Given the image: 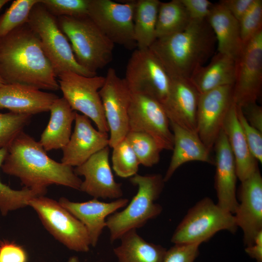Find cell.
I'll use <instances>...</instances> for the list:
<instances>
[{"mask_svg":"<svg viewBox=\"0 0 262 262\" xmlns=\"http://www.w3.org/2000/svg\"><path fill=\"white\" fill-rule=\"evenodd\" d=\"M136 1L89 0L88 16L114 44L131 50L137 47L133 30Z\"/></svg>","mask_w":262,"mask_h":262,"instance_id":"obj_11","label":"cell"},{"mask_svg":"<svg viewBox=\"0 0 262 262\" xmlns=\"http://www.w3.org/2000/svg\"><path fill=\"white\" fill-rule=\"evenodd\" d=\"M38 2L39 0H14L0 16V38L26 23L32 8Z\"/></svg>","mask_w":262,"mask_h":262,"instance_id":"obj_34","label":"cell"},{"mask_svg":"<svg viewBox=\"0 0 262 262\" xmlns=\"http://www.w3.org/2000/svg\"><path fill=\"white\" fill-rule=\"evenodd\" d=\"M27 23L38 35L57 77L66 71L86 77L97 75L78 63L68 39L59 26L57 17L50 14L39 0L32 8Z\"/></svg>","mask_w":262,"mask_h":262,"instance_id":"obj_6","label":"cell"},{"mask_svg":"<svg viewBox=\"0 0 262 262\" xmlns=\"http://www.w3.org/2000/svg\"><path fill=\"white\" fill-rule=\"evenodd\" d=\"M162 104L149 96L132 94L129 109V129L151 136L163 150H172L173 134Z\"/></svg>","mask_w":262,"mask_h":262,"instance_id":"obj_14","label":"cell"},{"mask_svg":"<svg viewBox=\"0 0 262 262\" xmlns=\"http://www.w3.org/2000/svg\"><path fill=\"white\" fill-rule=\"evenodd\" d=\"M206 19L215 35L218 52L236 61L244 45L239 21L219 2L213 4Z\"/></svg>","mask_w":262,"mask_h":262,"instance_id":"obj_24","label":"cell"},{"mask_svg":"<svg viewBox=\"0 0 262 262\" xmlns=\"http://www.w3.org/2000/svg\"><path fill=\"white\" fill-rule=\"evenodd\" d=\"M112 148V166L116 175L126 178L137 174L140 163L125 138Z\"/></svg>","mask_w":262,"mask_h":262,"instance_id":"obj_33","label":"cell"},{"mask_svg":"<svg viewBox=\"0 0 262 262\" xmlns=\"http://www.w3.org/2000/svg\"><path fill=\"white\" fill-rule=\"evenodd\" d=\"M254 1V0H222L219 3L225 7L239 21Z\"/></svg>","mask_w":262,"mask_h":262,"instance_id":"obj_42","label":"cell"},{"mask_svg":"<svg viewBox=\"0 0 262 262\" xmlns=\"http://www.w3.org/2000/svg\"><path fill=\"white\" fill-rule=\"evenodd\" d=\"M233 154L238 179L242 181L259 169L258 161L252 154L239 123L236 105L232 103L223 128Z\"/></svg>","mask_w":262,"mask_h":262,"instance_id":"obj_25","label":"cell"},{"mask_svg":"<svg viewBox=\"0 0 262 262\" xmlns=\"http://www.w3.org/2000/svg\"><path fill=\"white\" fill-rule=\"evenodd\" d=\"M215 35L206 19L191 20L183 31L157 38L149 49L172 79H189L212 56Z\"/></svg>","mask_w":262,"mask_h":262,"instance_id":"obj_3","label":"cell"},{"mask_svg":"<svg viewBox=\"0 0 262 262\" xmlns=\"http://www.w3.org/2000/svg\"><path fill=\"white\" fill-rule=\"evenodd\" d=\"M246 252L257 262H262V231L256 236L252 245L246 246Z\"/></svg>","mask_w":262,"mask_h":262,"instance_id":"obj_44","label":"cell"},{"mask_svg":"<svg viewBox=\"0 0 262 262\" xmlns=\"http://www.w3.org/2000/svg\"><path fill=\"white\" fill-rule=\"evenodd\" d=\"M248 123L262 132V108L256 102L249 104L241 108Z\"/></svg>","mask_w":262,"mask_h":262,"instance_id":"obj_43","label":"cell"},{"mask_svg":"<svg viewBox=\"0 0 262 262\" xmlns=\"http://www.w3.org/2000/svg\"><path fill=\"white\" fill-rule=\"evenodd\" d=\"M191 20L180 0L160 1L156 26L157 39L183 31Z\"/></svg>","mask_w":262,"mask_h":262,"instance_id":"obj_30","label":"cell"},{"mask_svg":"<svg viewBox=\"0 0 262 262\" xmlns=\"http://www.w3.org/2000/svg\"><path fill=\"white\" fill-rule=\"evenodd\" d=\"M237 115L249 149L258 162L262 163V132L251 126L241 108L236 106Z\"/></svg>","mask_w":262,"mask_h":262,"instance_id":"obj_38","label":"cell"},{"mask_svg":"<svg viewBox=\"0 0 262 262\" xmlns=\"http://www.w3.org/2000/svg\"><path fill=\"white\" fill-rule=\"evenodd\" d=\"M236 61L218 52L208 65L198 68L189 79L199 94L228 85H234Z\"/></svg>","mask_w":262,"mask_h":262,"instance_id":"obj_27","label":"cell"},{"mask_svg":"<svg viewBox=\"0 0 262 262\" xmlns=\"http://www.w3.org/2000/svg\"><path fill=\"white\" fill-rule=\"evenodd\" d=\"M198 243L174 244L167 249L163 262H194L199 255Z\"/></svg>","mask_w":262,"mask_h":262,"instance_id":"obj_39","label":"cell"},{"mask_svg":"<svg viewBox=\"0 0 262 262\" xmlns=\"http://www.w3.org/2000/svg\"><path fill=\"white\" fill-rule=\"evenodd\" d=\"M57 80L63 98L71 109L79 111L92 120L98 130L109 131L99 91L105 82V77H86L71 71L64 72Z\"/></svg>","mask_w":262,"mask_h":262,"instance_id":"obj_9","label":"cell"},{"mask_svg":"<svg viewBox=\"0 0 262 262\" xmlns=\"http://www.w3.org/2000/svg\"><path fill=\"white\" fill-rule=\"evenodd\" d=\"M67 262H80V261L77 257L74 256L70 257Z\"/></svg>","mask_w":262,"mask_h":262,"instance_id":"obj_45","label":"cell"},{"mask_svg":"<svg viewBox=\"0 0 262 262\" xmlns=\"http://www.w3.org/2000/svg\"><path fill=\"white\" fill-rule=\"evenodd\" d=\"M59 26L71 43L78 63L87 71H97L113 60L114 44L88 16L57 17Z\"/></svg>","mask_w":262,"mask_h":262,"instance_id":"obj_5","label":"cell"},{"mask_svg":"<svg viewBox=\"0 0 262 262\" xmlns=\"http://www.w3.org/2000/svg\"><path fill=\"white\" fill-rule=\"evenodd\" d=\"M238 228L233 214L205 197L188 210L175 230L171 241L174 244H201L219 231L234 233Z\"/></svg>","mask_w":262,"mask_h":262,"instance_id":"obj_7","label":"cell"},{"mask_svg":"<svg viewBox=\"0 0 262 262\" xmlns=\"http://www.w3.org/2000/svg\"><path fill=\"white\" fill-rule=\"evenodd\" d=\"M214 147L215 150V188L217 204L223 209L234 214L238 204L236 186L238 178L234 157L223 129Z\"/></svg>","mask_w":262,"mask_h":262,"instance_id":"obj_19","label":"cell"},{"mask_svg":"<svg viewBox=\"0 0 262 262\" xmlns=\"http://www.w3.org/2000/svg\"><path fill=\"white\" fill-rule=\"evenodd\" d=\"M49 111V120L39 141L46 151L62 149L66 145L76 113L63 97L55 99Z\"/></svg>","mask_w":262,"mask_h":262,"instance_id":"obj_26","label":"cell"},{"mask_svg":"<svg viewBox=\"0 0 262 262\" xmlns=\"http://www.w3.org/2000/svg\"><path fill=\"white\" fill-rule=\"evenodd\" d=\"M233 85L223 86L199 94L196 133L211 152L214 146L233 101Z\"/></svg>","mask_w":262,"mask_h":262,"instance_id":"obj_15","label":"cell"},{"mask_svg":"<svg viewBox=\"0 0 262 262\" xmlns=\"http://www.w3.org/2000/svg\"><path fill=\"white\" fill-rule=\"evenodd\" d=\"M7 152V148L0 149V167ZM38 196L41 195L25 187L21 190L13 189L0 180V212L2 215L6 216L10 212L28 206L29 201Z\"/></svg>","mask_w":262,"mask_h":262,"instance_id":"obj_32","label":"cell"},{"mask_svg":"<svg viewBox=\"0 0 262 262\" xmlns=\"http://www.w3.org/2000/svg\"><path fill=\"white\" fill-rule=\"evenodd\" d=\"M2 171L17 177L24 187L44 196L52 184L80 189L82 180L73 167L50 158L39 142L21 131L7 147Z\"/></svg>","mask_w":262,"mask_h":262,"instance_id":"obj_2","label":"cell"},{"mask_svg":"<svg viewBox=\"0 0 262 262\" xmlns=\"http://www.w3.org/2000/svg\"><path fill=\"white\" fill-rule=\"evenodd\" d=\"M130 180L137 186L136 194L123 210L112 213L106 219L111 242L131 230L143 227L148 221L157 217L163 210L162 207L155 201L163 190L164 177L159 174H136Z\"/></svg>","mask_w":262,"mask_h":262,"instance_id":"obj_4","label":"cell"},{"mask_svg":"<svg viewBox=\"0 0 262 262\" xmlns=\"http://www.w3.org/2000/svg\"><path fill=\"white\" fill-rule=\"evenodd\" d=\"M73 133L63 148L61 163L73 167L79 166L96 153L109 146V136L95 129L90 119L76 112Z\"/></svg>","mask_w":262,"mask_h":262,"instance_id":"obj_18","label":"cell"},{"mask_svg":"<svg viewBox=\"0 0 262 262\" xmlns=\"http://www.w3.org/2000/svg\"><path fill=\"white\" fill-rule=\"evenodd\" d=\"M24 249L14 242L0 241V262H27Z\"/></svg>","mask_w":262,"mask_h":262,"instance_id":"obj_40","label":"cell"},{"mask_svg":"<svg viewBox=\"0 0 262 262\" xmlns=\"http://www.w3.org/2000/svg\"><path fill=\"white\" fill-rule=\"evenodd\" d=\"M32 115L0 112V149L7 148L29 123Z\"/></svg>","mask_w":262,"mask_h":262,"instance_id":"obj_35","label":"cell"},{"mask_svg":"<svg viewBox=\"0 0 262 262\" xmlns=\"http://www.w3.org/2000/svg\"><path fill=\"white\" fill-rule=\"evenodd\" d=\"M6 84L4 81L0 77V86Z\"/></svg>","mask_w":262,"mask_h":262,"instance_id":"obj_47","label":"cell"},{"mask_svg":"<svg viewBox=\"0 0 262 262\" xmlns=\"http://www.w3.org/2000/svg\"><path fill=\"white\" fill-rule=\"evenodd\" d=\"M125 139L135 153L140 164L151 167L159 163L163 149L151 136L145 132L130 131Z\"/></svg>","mask_w":262,"mask_h":262,"instance_id":"obj_31","label":"cell"},{"mask_svg":"<svg viewBox=\"0 0 262 262\" xmlns=\"http://www.w3.org/2000/svg\"><path fill=\"white\" fill-rule=\"evenodd\" d=\"M262 85V30L243 45L236 60L233 101L241 108L256 102Z\"/></svg>","mask_w":262,"mask_h":262,"instance_id":"obj_12","label":"cell"},{"mask_svg":"<svg viewBox=\"0 0 262 262\" xmlns=\"http://www.w3.org/2000/svg\"><path fill=\"white\" fill-rule=\"evenodd\" d=\"M9 1V0H0V10L1 8Z\"/></svg>","mask_w":262,"mask_h":262,"instance_id":"obj_46","label":"cell"},{"mask_svg":"<svg viewBox=\"0 0 262 262\" xmlns=\"http://www.w3.org/2000/svg\"><path fill=\"white\" fill-rule=\"evenodd\" d=\"M199 96L189 79H172L169 94L162 105L170 122L196 132Z\"/></svg>","mask_w":262,"mask_h":262,"instance_id":"obj_21","label":"cell"},{"mask_svg":"<svg viewBox=\"0 0 262 262\" xmlns=\"http://www.w3.org/2000/svg\"><path fill=\"white\" fill-rule=\"evenodd\" d=\"M173 134V154L165 175L164 182L172 177L176 170L183 164L191 161L214 164L210 151L198 137L197 133L170 122Z\"/></svg>","mask_w":262,"mask_h":262,"instance_id":"obj_23","label":"cell"},{"mask_svg":"<svg viewBox=\"0 0 262 262\" xmlns=\"http://www.w3.org/2000/svg\"><path fill=\"white\" fill-rule=\"evenodd\" d=\"M109 147H106L74 170L77 176H83L79 190L95 198H121V184L114 179L110 167Z\"/></svg>","mask_w":262,"mask_h":262,"instance_id":"obj_17","label":"cell"},{"mask_svg":"<svg viewBox=\"0 0 262 262\" xmlns=\"http://www.w3.org/2000/svg\"><path fill=\"white\" fill-rule=\"evenodd\" d=\"M0 77L6 84L60 89L40 39L27 23L0 38Z\"/></svg>","mask_w":262,"mask_h":262,"instance_id":"obj_1","label":"cell"},{"mask_svg":"<svg viewBox=\"0 0 262 262\" xmlns=\"http://www.w3.org/2000/svg\"><path fill=\"white\" fill-rule=\"evenodd\" d=\"M124 79L132 94L149 96L162 105L172 83V79L149 49H135L128 62Z\"/></svg>","mask_w":262,"mask_h":262,"instance_id":"obj_10","label":"cell"},{"mask_svg":"<svg viewBox=\"0 0 262 262\" xmlns=\"http://www.w3.org/2000/svg\"><path fill=\"white\" fill-rule=\"evenodd\" d=\"M103 86L99 91L110 132L109 147L113 148L123 140L129 129V109L132 93L124 79L115 70H107Z\"/></svg>","mask_w":262,"mask_h":262,"instance_id":"obj_13","label":"cell"},{"mask_svg":"<svg viewBox=\"0 0 262 262\" xmlns=\"http://www.w3.org/2000/svg\"><path fill=\"white\" fill-rule=\"evenodd\" d=\"M192 20L207 18L213 4L208 0H180Z\"/></svg>","mask_w":262,"mask_h":262,"instance_id":"obj_41","label":"cell"},{"mask_svg":"<svg viewBox=\"0 0 262 262\" xmlns=\"http://www.w3.org/2000/svg\"><path fill=\"white\" fill-rule=\"evenodd\" d=\"M160 1L137 0L133 16V30L137 49H148L157 39L156 26Z\"/></svg>","mask_w":262,"mask_h":262,"instance_id":"obj_29","label":"cell"},{"mask_svg":"<svg viewBox=\"0 0 262 262\" xmlns=\"http://www.w3.org/2000/svg\"><path fill=\"white\" fill-rule=\"evenodd\" d=\"M243 45L262 30V0H254L253 4L239 21Z\"/></svg>","mask_w":262,"mask_h":262,"instance_id":"obj_37","label":"cell"},{"mask_svg":"<svg viewBox=\"0 0 262 262\" xmlns=\"http://www.w3.org/2000/svg\"><path fill=\"white\" fill-rule=\"evenodd\" d=\"M120 239V245L113 250L118 262H163L167 249L146 241L136 229L128 231Z\"/></svg>","mask_w":262,"mask_h":262,"instance_id":"obj_28","label":"cell"},{"mask_svg":"<svg viewBox=\"0 0 262 262\" xmlns=\"http://www.w3.org/2000/svg\"><path fill=\"white\" fill-rule=\"evenodd\" d=\"M43 225L67 248L79 252L89 250L90 239L84 226L59 202L44 196L33 198L29 203Z\"/></svg>","mask_w":262,"mask_h":262,"instance_id":"obj_8","label":"cell"},{"mask_svg":"<svg viewBox=\"0 0 262 262\" xmlns=\"http://www.w3.org/2000/svg\"><path fill=\"white\" fill-rule=\"evenodd\" d=\"M241 182L239 202L233 214L238 228L243 232L244 245L248 246L262 231V177L259 169Z\"/></svg>","mask_w":262,"mask_h":262,"instance_id":"obj_16","label":"cell"},{"mask_svg":"<svg viewBox=\"0 0 262 262\" xmlns=\"http://www.w3.org/2000/svg\"><path fill=\"white\" fill-rule=\"evenodd\" d=\"M59 202L84 226L90 245L95 247L103 229L106 227L107 217L118 209L126 207L129 200L120 198L110 202H104L94 198L85 202H78L62 197L60 198Z\"/></svg>","mask_w":262,"mask_h":262,"instance_id":"obj_20","label":"cell"},{"mask_svg":"<svg viewBox=\"0 0 262 262\" xmlns=\"http://www.w3.org/2000/svg\"><path fill=\"white\" fill-rule=\"evenodd\" d=\"M39 2L56 17L88 15L89 0H39Z\"/></svg>","mask_w":262,"mask_h":262,"instance_id":"obj_36","label":"cell"},{"mask_svg":"<svg viewBox=\"0 0 262 262\" xmlns=\"http://www.w3.org/2000/svg\"><path fill=\"white\" fill-rule=\"evenodd\" d=\"M59 97L54 94L42 91L17 84L0 86V109L33 115L49 111L54 101Z\"/></svg>","mask_w":262,"mask_h":262,"instance_id":"obj_22","label":"cell"}]
</instances>
